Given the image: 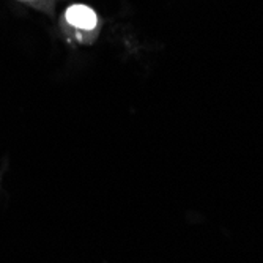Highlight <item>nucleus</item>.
<instances>
[{"label": "nucleus", "mask_w": 263, "mask_h": 263, "mask_svg": "<svg viewBox=\"0 0 263 263\" xmlns=\"http://www.w3.org/2000/svg\"><path fill=\"white\" fill-rule=\"evenodd\" d=\"M66 21L78 29L93 30L98 24V17L95 11L87 5H73L66 10Z\"/></svg>", "instance_id": "nucleus-1"}]
</instances>
